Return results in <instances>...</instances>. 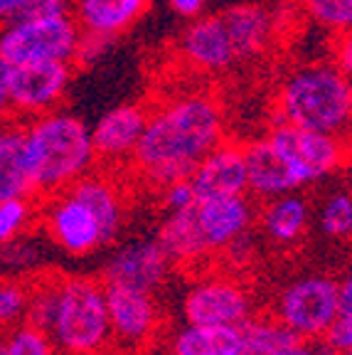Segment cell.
Wrapping results in <instances>:
<instances>
[{"label": "cell", "mask_w": 352, "mask_h": 355, "mask_svg": "<svg viewBox=\"0 0 352 355\" xmlns=\"http://www.w3.org/2000/svg\"><path fill=\"white\" fill-rule=\"evenodd\" d=\"M37 217L57 247L72 257H87L104 247V234L94 212L69 190L37 202Z\"/></svg>", "instance_id": "obj_11"}, {"label": "cell", "mask_w": 352, "mask_h": 355, "mask_svg": "<svg viewBox=\"0 0 352 355\" xmlns=\"http://www.w3.org/2000/svg\"><path fill=\"white\" fill-rule=\"evenodd\" d=\"M333 64L352 79V30L333 35Z\"/></svg>", "instance_id": "obj_35"}, {"label": "cell", "mask_w": 352, "mask_h": 355, "mask_svg": "<svg viewBox=\"0 0 352 355\" xmlns=\"http://www.w3.org/2000/svg\"><path fill=\"white\" fill-rule=\"evenodd\" d=\"M204 3H207V0H170V8L177 12V15L190 17V20H193V17L202 15Z\"/></svg>", "instance_id": "obj_39"}, {"label": "cell", "mask_w": 352, "mask_h": 355, "mask_svg": "<svg viewBox=\"0 0 352 355\" xmlns=\"http://www.w3.org/2000/svg\"><path fill=\"white\" fill-rule=\"evenodd\" d=\"M320 340L335 353L352 348V311H340V316L335 318V323L328 328V333Z\"/></svg>", "instance_id": "obj_33"}, {"label": "cell", "mask_w": 352, "mask_h": 355, "mask_svg": "<svg viewBox=\"0 0 352 355\" xmlns=\"http://www.w3.org/2000/svg\"><path fill=\"white\" fill-rule=\"evenodd\" d=\"M30 284L22 274L17 279H0V338H6L28 316Z\"/></svg>", "instance_id": "obj_26"}, {"label": "cell", "mask_w": 352, "mask_h": 355, "mask_svg": "<svg viewBox=\"0 0 352 355\" xmlns=\"http://www.w3.org/2000/svg\"><path fill=\"white\" fill-rule=\"evenodd\" d=\"M12 198H33L25 128L17 119L0 123V202Z\"/></svg>", "instance_id": "obj_21"}, {"label": "cell", "mask_w": 352, "mask_h": 355, "mask_svg": "<svg viewBox=\"0 0 352 355\" xmlns=\"http://www.w3.org/2000/svg\"><path fill=\"white\" fill-rule=\"evenodd\" d=\"M0 261H8V264H33L37 261V247L33 242L25 239V234L12 242L0 244Z\"/></svg>", "instance_id": "obj_34"}, {"label": "cell", "mask_w": 352, "mask_h": 355, "mask_svg": "<svg viewBox=\"0 0 352 355\" xmlns=\"http://www.w3.org/2000/svg\"><path fill=\"white\" fill-rule=\"evenodd\" d=\"M33 0H0V22L15 20L22 12L28 10V6Z\"/></svg>", "instance_id": "obj_38"}, {"label": "cell", "mask_w": 352, "mask_h": 355, "mask_svg": "<svg viewBox=\"0 0 352 355\" xmlns=\"http://www.w3.org/2000/svg\"><path fill=\"white\" fill-rule=\"evenodd\" d=\"M337 355H352V348H347V350H340Z\"/></svg>", "instance_id": "obj_42"}, {"label": "cell", "mask_w": 352, "mask_h": 355, "mask_svg": "<svg viewBox=\"0 0 352 355\" xmlns=\"http://www.w3.org/2000/svg\"><path fill=\"white\" fill-rule=\"evenodd\" d=\"M155 239L170 257L173 264H195V261L209 257L202 234H200L197 220H195V205L177 212H168Z\"/></svg>", "instance_id": "obj_24"}, {"label": "cell", "mask_w": 352, "mask_h": 355, "mask_svg": "<svg viewBox=\"0 0 352 355\" xmlns=\"http://www.w3.org/2000/svg\"><path fill=\"white\" fill-rule=\"evenodd\" d=\"M220 15L227 25V33H229L239 62L254 60L269 50L276 33V20L264 6L242 3V6L227 8Z\"/></svg>", "instance_id": "obj_19"}, {"label": "cell", "mask_w": 352, "mask_h": 355, "mask_svg": "<svg viewBox=\"0 0 352 355\" xmlns=\"http://www.w3.org/2000/svg\"><path fill=\"white\" fill-rule=\"evenodd\" d=\"M74 77L72 62H33L12 67L10 104L12 119L30 121L60 109Z\"/></svg>", "instance_id": "obj_10"}, {"label": "cell", "mask_w": 352, "mask_h": 355, "mask_svg": "<svg viewBox=\"0 0 352 355\" xmlns=\"http://www.w3.org/2000/svg\"><path fill=\"white\" fill-rule=\"evenodd\" d=\"M337 282L325 274H306L283 286L274 301V316L283 328L308 340H320L340 316Z\"/></svg>", "instance_id": "obj_7"}, {"label": "cell", "mask_w": 352, "mask_h": 355, "mask_svg": "<svg viewBox=\"0 0 352 355\" xmlns=\"http://www.w3.org/2000/svg\"><path fill=\"white\" fill-rule=\"evenodd\" d=\"M337 291H340V309L352 311V272H347L337 282Z\"/></svg>", "instance_id": "obj_40"}, {"label": "cell", "mask_w": 352, "mask_h": 355, "mask_svg": "<svg viewBox=\"0 0 352 355\" xmlns=\"http://www.w3.org/2000/svg\"><path fill=\"white\" fill-rule=\"evenodd\" d=\"M50 336L57 355H109L111 321L104 282L64 277Z\"/></svg>", "instance_id": "obj_4"}, {"label": "cell", "mask_w": 352, "mask_h": 355, "mask_svg": "<svg viewBox=\"0 0 352 355\" xmlns=\"http://www.w3.org/2000/svg\"><path fill=\"white\" fill-rule=\"evenodd\" d=\"M350 89L352 79L333 62L298 67L279 87L274 123L350 136Z\"/></svg>", "instance_id": "obj_3"}, {"label": "cell", "mask_w": 352, "mask_h": 355, "mask_svg": "<svg viewBox=\"0 0 352 355\" xmlns=\"http://www.w3.org/2000/svg\"><path fill=\"white\" fill-rule=\"evenodd\" d=\"M170 269L173 261L160 247L158 239H138V242H128L114 252V257L104 266L101 282L155 291L166 284Z\"/></svg>", "instance_id": "obj_13"}, {"label": "cell", "mask_w": 352, "mask_h": 355, "mask_svg": "<svg viewBox=\"0 0 352 355\" xmlns=\"http://www.w3.org/2000/svg\"><path fill=\"white\" fill-rule=\"evenodd\" d=\"M310 225V205L298 190L276 195L261 207V230L276 244H296Z\"/></svg>", "instance_id": "obj_22"}, {"label": "cell", "mask_w": 352, "mask_h": 355, "mask_svg": "<svg viewBox=\"0 0 352 355\" xmlns=\"http://www.w3.org/2000/svg\"><path fill=\"white\" fill-rule=\"evenodd\" d=\"M82 28L74 15L15 17L0 22V57L8 64L72 62Z\"/></svg>", "instance_id": "obj_5"}, {"label": "cell", "mask_w": 352, "mask_h": 355, "mask_svg": "<svg viewBox=\"0 0 352 355\" xmlns=\"http://www.w3.org/2000/svg\"><path fill=\"white\" fill-rule=\"evenodd\" d=\"M244 155H247V195H254L256 200L266 202L276 195L301 190V183L293 175L291 166L269 144L266 136L244 146Z\"/></svg>", "instance_id": "obj_17"}, {"label": "cell", "mask_w": 352, "mask_h": 355, "mask_svg": "<svg viewBox=\"0 0 352 355\" xmlns=\"http://www.w3.org/2000/svg\"><path fill=\"white\" fill-rule=\"evenodd\" d=\"M10 79H12V64H8V62L0 57V123H6L12 119Z\"/></svg>", "instance_id": "obj_37"}, {"label": "cell", "mask_w": 352, "mask_h": 355, "mask_svg": "<svg viewBox=\"0 0 352 355\" xmlns=\"http://www.w3.org/2000/svg\"><path fill=\"white\" fill-rule=\"evenodd\" d=\"M227 136L225 106L209 92H185L148 111L131 166L146 183L166 188L185 180Z\"/></svg>", "instance_id": "obj_1"}, {"label": "cell", "mask_w": 352, "mask_h": 355, "mask_svg": "<svg viewBox=\"0 0 352 355\" xmlns=\"http://www.w3.org/2000/svg\"><path fill=\"white\" fill-rule=\"evenodd\" d=\"M69 193H74L84 205L94 212L96 222H99L101 234H104V244H111L123 227V215H126V202H123L121 188L109 173L101 171H89L82 175L74 185H69Z\"/></svg>", "instance_id": "obj_18"}, {"label": "cell", "mask_w": 352, "mask_h": 355, "mask_svg": "<svg viewBox=\"0 0 352 355\" xmlns=\"http://www.w3.org/2000/svg\"><path fill=\"white\" fill-rule=\"evenodd\" d=\"M301 6L308 20L325 33L352 30V0H301Z\"/></svg>", "instance_id": "obj_27"}, {"label": "cell", "mask_w": 352, "mask_h": 355, "mask_svg": "<svg viewBox=\"0 0 352 355\" xmlns=\"http://www.w3.org/2000/svg\"><path fill=\"white\" fill-rule=\"evenodd\" d=\"M266 139L291 166L301 188H308L333 175L352 161V136L308 131L291 123H274Z\"/></svg>", "instance_id": "obj_6"}, {"label": "cell", "mask_w": 352, "mask_h": 355, "mask_svg": "<svg viewBox=\"0 0 352 355\" xmlns=\"http://www.w3.org/2000/svg\"><path fill=\"white\" fill-rule=\"evenodd\" d=\"M160 200H163V207H166L168 212H177V210H185V207L195 205V202H197V195H195L190 180L185 178V180H175V183L160 188Z\"/></svg>", "instance_id": "obj_32"}, {"label": "cell", "mask_w": 352, "mask_h": 355, "mask_svg": "<svg viewBox=\"0 0 352 355\" xmlns=\"http://www.w3.org/2000/svg\"><path fill=\"white\" fill-rule=\"evenodd\" d=\"M72 15V0H33L20 17H57Z\"/></svg>", "instance_id": "obj_36"}, {"label": "cell", "mask_w": 352, "mask_h": 355, "mask_svg": "<svg viewBox=\"0 0 352 355\" xmlns=\"http://www.w3.org/2000/svg\"><path fill=\"white\" fill-rule=\"evenodd\" d=\"M195 220L207 252L217 254V252H225L234 239L249 232L254 222V205L247 195L197 200Z\"/></svg>", "instance_id": "obj_16"}, {"label": "cell", "mask_w": 352, "mask_h": 355, "mask_svg": "<svg viewBox=\"0 0 352 355\" xmlns=\"http://www.w3.org/2000/svg\"><path fill=\"white\" fill-rule=\"evenodd\" d=\"M0 355H3V338H0Z\"/></svg>", "instance_id": "obj_43"}, {"label": "cell", "mask_w": 352, "mask_h": 355, "mask_svg": "<svg viewBox=\"0 0 352 355\" xmlns=\"http://www.w3.org/2000/svg\"><path fill=\"white\" fill-rule=\"evenodd\" d=\"M350 136H352V89H350Z\"/></svg>", "instance_id": "obj_41"}, {"label": "cell", "mask_w": 352, "mask_h": 355, "mask_svg": "<svg viewBox=\"0 0 352 355\" xmlns=\"http://www.w3.org/2000/svg\"><path fill=\"white\" fill-rule=\"evenodd\" d=\"M35 220H37L35 198H12L0 202V244L28 234Z\"/></svg>", "instance_id": "obj_28"}, {"label": "cell", "mask_w": 352, "mask_h": 355, "mask_svg": "<svg viewBox=\"0 0 352 355\" xmlns=\"http://www.w3.org/2000/svg\"><path fill=\"white\" fill-rule=\"evenodd\" d=\"M22 128L35 200L62 193L96 166L91 128L77 114L55 109L22 121Z\"/></svg>", "instance_id": "obj_2"}, {"label": "cell", "mask_w": 352, "mask_h": 355, "mask_svg": "<svg viewBox=\"0 0 352 355\" xmlns=\"http://www.w3.org/2000/svg\"><path fill=\"white\" fill-rule=\"evenodd\" d=\"M320 230L328 237H350L352 234V195L345 190H335L325 198L323 207H320Z\"/></svg>", "instance_id": "obj_30"}, {"label": "cell", "mask_w": 352, "mask_h": 355, "mask_svg": "<svg viewBox=\"0 0 352 355\" xmlns=\"http://www.w3.org/2000/svg\"><path fill=\"white\" fill-rule=\"evenodd\" d=\"M148 106L143 104H121L114 106L91 126V144L96 150V161L106 166L131 163L141 133L148 121Z\"/></svg>", "instance_id": "obj_14"}, {"label": "cell", "mask_w": 352, "mask_h": 355, "mask_svg": "<svg viewBox=\"0 0 352 355\" xmlns=\"http://www.w3.org/2000/svg\"><path fill=\"white\" fill-rule=\"evenodd\" d=\"M3 355H57V348L50 333L22 321L3 338Z\"/></svg>", "instance_id": "obj_29"}, {"label": "cell", "mask_w": 352, "mask_h": 355, "mask_svg": "<svg viewBox=\"0 0 352 355\" xmlns=\"http://www.w3.org/2000/svg\"><path fill=\"white\" fill-rule=\"evenodd\" d=\"M114 42H116V37H109V35L84 33V30H82L72 64L74 67H94V64H99V62L111 52Z\"/></svg>", "instance_id": "obj_31"}, {"label": "cell", "mask_w": 352, "mask_h": 355, "mask_svg": "<svg viewBox=\"0 0 352 355\" xmlns=\"http://www.w3.org/2000/svg\"><path fill=\"white\" fill-rule=\"evenodd\" d=\"M25 277H28L30 284V301H28V316H25V321L50 333L57 306H60L64 274L44 269V272H30Z\"/></svg>", "instance_id": "obj_25"}, {"label": "cell", "mask_w": 352, "mask_h": 355, "mask_svg": "<svg viewBox=\"0 0 352 355\" xmlns=\"http://www.w3.org/2000/svg\"><path fill=\"white\" fill-rule=\"evenodd\" d=\"M187 180L193 185L197 200L247 195V155H244V146L225 139L195 166V171L190 173Z\"/></svg>", "instance_id": "obj_15"}, {"label": "cell", "mask_w": 352, "mask_h": 355, "mask_svg": "<svg viewBox=\"0 0 352 355\" xmlns=\"http://www.w3.org/2000/svg\"><path fill=\"white\" fill-rule=\"evenodd\" d=\"M104 288L111 321V353L138 355L153 343L160 328V311L153 291L121 284H104Z\"/></svg>", "instance_id": "obj_8"}, {"label": "cell", "mask_w": 352, "mask_h": 355, "mask_svg": "<svg viewBox=\"0 0 352 355\" xmlns=\"http://www.w3.org/2000/svg\"><path fill=\"white\" fill-rule=\"evenodd\" d=\"M182 316L200 326H237L254 318V299L239 279L212 274L200 277L182 296Z\"/></svg>", "instance_id": "obj_9"}, {"label": "cell", "mask_w": 352, "mask_h": 355, "mask_svg": "<svg viewBox=\"0 0 352 355\" xmlns=\"http://www.w3.org/2000/svg\"><path fill=\"white\" fill-rule=\"evenodd\" d=\"M150 0H72V15L84 33L118 37L148 10Z\"/></svg>", "instance_id": "obj_20"}, {"label": "cell", "mask_w": 352, "mask_h": 355, "mask_svg": "<svg viewBox=\"0 0 352 355\" xmlns=\"http://www.w3.org/2000/svg\"><path fill=\"white\" fill-rule=\"evenodd\" d=\"M170 355H239L244 331L237 326H200L187 323L173 333Z\"/></svg>", "instance_id": "obj_23"}, {"label": "cell", "mask_w": 352, "mask_h": 355, "mask_svg": "<svg viewBox=\"0 0 352 355\" xmlns=\"http://www.w3.org/2000/svg\"><path fill=\"white\" fill-rule=\"evenodd\" d=\"M177 52L200 74H222L239 62L222 15L193 17L177 37Z\"/></svg>", "instance_id": "obj_12"}]
</instances>
